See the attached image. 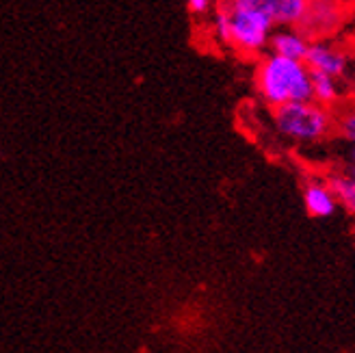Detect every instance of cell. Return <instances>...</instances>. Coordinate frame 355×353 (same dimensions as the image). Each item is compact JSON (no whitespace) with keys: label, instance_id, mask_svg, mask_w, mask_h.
Returning a JSON list of instances; mask_svg holds the SVG:
<instances>
[{"label":"cell","instance_id":"4","mask_svg":"<svg viewBox=\"0 0 355 353\" xmlns=\"http://www.w3.org/2000/svg\"><path fill=\"white\" fill-rule=\"evenodd\" d=\"M264 13L273 26H301L310 15L312 0H230Z\"/></svg>","mask_w":355,"mask_h":353},{"label":"cell","instance_id":"10","mask_svg":"<svg viewBox=\"0 0 355 353\" xmlns=\"http://www.w3.org/2000/svg\"><path fill=\"white\" fill-rule=\"evenodd\" d=\"M334 126L338 128L347 144H355V109H345L334 119Z\"/></svg>","mask_w":355,"mask_h":353},{"label":"cell","instance_id":"7","mask_svg":"<svg viewBox=\"0 0 355 353\" xmlns=\"http://www.w3.org/2000/svg\"><path fill=\"white\" fill-rule=\"evenodd\" d=\"M304 206L310 217L325 219L331 217L338 208V200H336L329 182L323 180H312L304 187Z\"/></svg>","mask_w":355,"mask_h":353},{"label":"cell","instance_id":"5","mask_svg":"<svg viewBox=\"0 0 355 353\" xmlns=\"http://www.w3.org/2000/svg\"><path fill=\"white\" fill-rule=\"evenodd\" d=\"M304 63L308 65L310 72H321L340 78L349 69V57L340 48H336L327 42H310Z\"/></svg>","mask_w":355,"mask_h":353},{"label":"cell","instance_id":"1","mask_svg":"<svg viewBox=\"0 0 355 353\" xmlns=\"http://www.w3.org/2000/svg\"><path fill=\"white\" fill-rule=\"evenodd\" d=\"M256 89L271 109L288 102L312 100V74L301 59L269 52L256 67Z\"/></svg>","mask_w":355,"mask_h":353},{"label":"cell","instance_id":"9","mask_svg":"<svg viewBox=\"0 0 355 353\" xmlns=\"http://www.w3.org/2000/svg\"><path fill=\"white\" fill-rule=\"evenodd\" d=\"M329 187L334 191L336 200H338V204L347 213L355 215V175L343 171L340 175H334L329 180Z\"/></svg>","mask_w":355,"mask_h":353},{"label":"cell","instance_id":"12","mask_svg":"<svg viewBox=\"0 0 355 353\" xmlns=\"http://www.w3.org/2000/svg\"><path fill=\"white\" fill-rule=\"evenodd\" d=\"M345 173H351V175H355V144H351V148H349V152H347Z\"/></svg>","mask_w":355,"mask_h":353},{"label":"cell","instance_id":"8","mask_svg":"<svg viewBox=\"0 0 355 353\" xmlns=\"http://www.w3.org/2000/svg\"><path fill=\"white\" fill-rule=\"evenodd\" d=\"M312 74V100L323 104V107H331L340 98V87L338 78L321 74V72H310Z\"/></svg>","mask_w":355,"mask_h":353},{"label":"cell","instance_id":"6","mask_svg":"<svg viewBox=\"0 0 355 353\" xmlns=\"http://www.w3.org/2000/svg\"><path fill=\"white\" fill-rule=\"evenodd\" d=\"M308 46H310L308 35L304 31H299L297 26H275L269 40V50L273 55L301 59V61L306 57Z\"/></svg>","mask_w":355,"mask_h":353},{"label":"cell","instance_id":"2","mask_svg":"<svg viewBox=\"0 0 355 353\" xmlns=\"http://www.w3.org/2000/svg\"><path fill=\"white\" fill-rule=\"evenodd\" d=\"M275 130L293 144H318L334 130L329 107L314 100L288 102L273 109Z\"/></svg>","mask_w":355,"mask_h":353},{"label":"cell","instance_id":"3","mask_svg":"<svg viewBox=\"0 0 355 353\" xmlns=\"http://www.w3.org/2000/svg\"><path fill=\"white\" fill-rule=\"evenodd\" d=\"M227 9V46L243 52V55H260L269 48L273 33V22L258 9L234 5L230 0H221Z\"/></svg>","mask_w":355,"mask_h":353},{"label":"cell","instance_id":"11","mask_svg":"<svg viewBox=\"0 0 355 353\" xmlns=\"http://www.w3.org/2000/svg\"><path fill=\"white\" fill-rule=\"evenodd\" d=\"M187 7H189V11L195 13V15H204V13L210 11L212 0H187Z\"/></svg>","mask_w":355,"mask_h":353}]
</instances>
